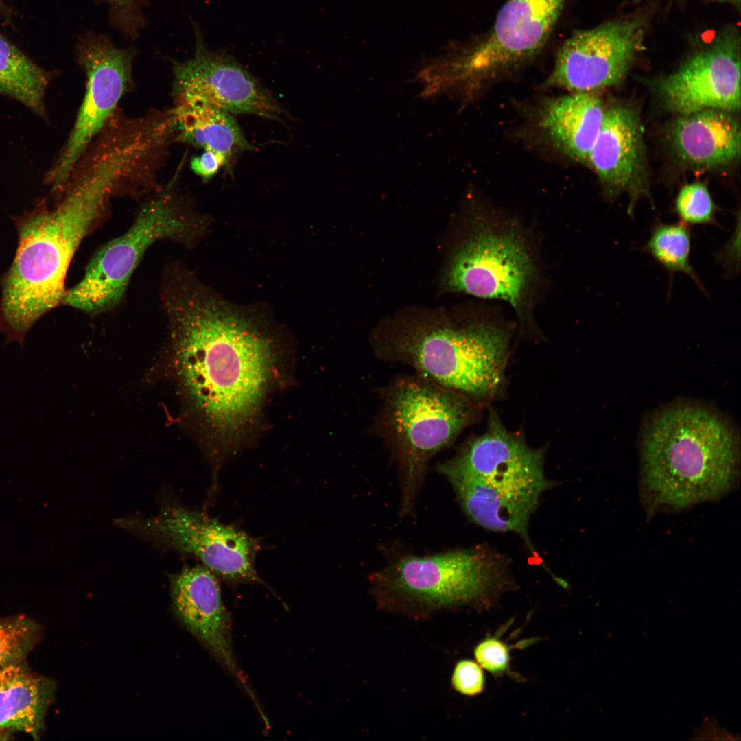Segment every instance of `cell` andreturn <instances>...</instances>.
<instances>
[{"instance_id": "16", "label": "cell", "mask_w": 741, "mask_h": 741, "mask_svg": "<svg viewBox=\"0 0 741 741\" xmlns=\"http://www.w3.org/2000/svg\"><path fill=\"white\" fill-rule=\"evenodd\" d=\"M588 165L596 174L607 198L615 200L628 194V214L633 215L637 200L649 196L643 127L634 108L623 104L605 108Z\"/></svg>"}, {"instance_id": "24", "label": "cell", "mask_w": 741, "mask_h": 741, "mask_svg": "<svg viewBox=\"0 0 741 741\" xmlns=\"http://www.w3.org/2000/svg\"><path fill=\"white\" fill-rule=\"evenodd\" d=\"M38 621L25 615L0 618V665L27 659L43 636Z\"/></svg>"}, {"instance_id": "13", "label": "cell", "mask_w": 741, "mask_h": 741, "mask_svg": "<svg viewBox=\"0 0 741 741\" xmlns=\"http://www.w3.org/2000/svg\"><path fill=\"white\" fill-rule=\"evenodd\" d=\"M646 27L635 15L574 31L558 49L545 85L591 93L620 84L644 48Z\"/></svg>"}, {"instance_id": "22", "label": "cell", "mask_w": 741, "mask_h": 741, "mask_svg": "<svg viewBox=\"0 0 741 741\" xmlns=\"http://www.w3.org/2000/svg\"><path fill=\"white\" fill-rule=\"evenodd\" d=\"M48 72L35 64L0 33V93L45 115Z\"/></svg>"}, {"instance_id": "12", "label": "cell", "mask_w": 741, "mask_h": 741, "mask_svg": "<svg viewBox=\"0 0 741 741\" xmlns=\"http://www.w3.org/2000/svg\"><path fill=\"white\" fill-rule=\"evenodd\" d=\"M535 274L533 259L520 235L486 226L454 253L445 283L452 291L508 302L523 317Z\"/></svg>"}, {"instance_id": "21", "label": "cell", "mask_w": 741, "mask_h": 741, "mask_svg": "<svg viewBox=\"0 0 741 741\" xmlns=\"http://www.w3.org/2000/svg\"><path fill=\"white\" fill-rule=\"evenodd\" d=\"M178 141L222 156L231 172L239 154L253 149L232 114L200 101H176L169 116Z\"/></svg>"}, {"instance_id": "30", "label": "cell", "mask_w": 741, "mask_h": 741, "mask_svg": "<svg viewBox=\"0 0 741 741\" xmlns=\"http://www.w3.org/2000/svg\"><path fill=\"white\" fill-rule=\"evenodd\" d=\"M740 222L737 226V231L734 232L733 235L730 238L728 242L725 244L720 250L718 252L717 259L718 262L722 265L724 270L726 271V274L729 276H733L739 272L740 270V258L739 252H736V244L738 242L740 235Z\"/></svg>"}, {"instance_id": "5", "label": "cell", "mask_w": 741, "mask_h": 741, "mask_svg": "<svg viewBox=\"0 0 741 741\" xmlns=\"http://www.w3.org/2000/svg\"><path fill=\"white\" fill-rule=\"evenodd\" d=\"M510 339L509 329L491 320L430 319L392 325L375 334L370 346L379 360L407 366L480 403L504 387Z\"/></svg>"}, {"instance_id": "4", "label": "cell", "mask_w": 741, "mask_h": 741, "mask_svg": "<svg viewBox=\"0 0 741 741\" xmlns=\"http://www.w3.org/2000/svg\"><path fill=\"white\" fill-rule=\"evenodd\" d=\"M435 471L450 483L472 521L491 531L515 532L532 549L529 521L551 484L543 449L527 445L491 410L486 431L466 440Z\"/></svg>"}, {"instance_id": "10", "label": "cell", "mask_w": 741, "mask_h": 741, "mask_svg": "<svg viewBox=\"0 0 741 741\" xmlns=\"http://www.w3.org/2000/svg\"><path fill=\"white\" fill-rule=\"evenodd\" d=\"M115 524L154 546L196 556L224 580L261 581L255 565L259 541L202 513L169 502L153 517L126 516L115 519Z\"/></svg>"}, {"instance_id": "6", "label": "cell", "mask_w": 741, "mask_h": 741, "mask_svg": "<svg viewBox=\"0 0 741 741\" xmlns=\"http://www.w3.org/2000/svg\"><path fill=\"white\" fill-rule=\"evenodd\" d=\"M370 429L397 464L400 512L410 514L433 457L449 447L480 412V403L415 373L378 390Z\"/></svg>"}, {"instance_id": "15", "label": "cell", "mask_w": 741, "mask_h": 741, "mask_svg": "<svg viewBox=\"0 0 741 741\" xmlns=\"http://www.w3.org/2000/svg\"><path fill=\"white\" fill-rule=\"evenodd\" d=\"M656 90L665 108L678 115L705 109H740V37L727 27L676 71L659 78Z\"/></svg>"}, {"instance_id": "3", "label": "cell", "mask_w": 741, "mask_h": 741, "mask_svg": "<svg viewBox=\"0 0 741 741\" xmlns=\"http://www.w3.org/2000/svg\"><path fill=\"white\" fill-rule=\"evenodd\" d=\"M738 444L729 425L705 408L668 407L645 428L642 486L649 510H682L720 498L738 473Z\"/></svg>"}, {"instance_id": "20", "label": "cell", "mask_w": 741, "mask_h": 741, "mask_svg": "<svg viewBox=\"0 0 741 741\" xmlns=\"http://www.w3.org/2000/svg\"><path fill=\"white\" fill-rule=\"evenodd\" d=\"M56 689L54 680L32 670L26 659L0 665V729L39 740Z\"/></svg>"}, {"instance_id": "26", "label": "cell", "mask_w": 741, "mask_h": 741, "mask_svg": "<svg viewBox=\"0 0 741 741\" xmlns=\"http://www.w3.org/2000/svg\"><path fill=\"white\" fill-rule=\"evenodd\" d=\"M109 6L110 19L126 37L137 38L145 23L142 14L145 0H102Z\"/></svg>"}, {"instance_id": "2", "label": "cell", "mask_w": 741, "mask_h": 741, "mask_svg": "<svg viewBox=\"0 0 741 741\" xmlns=\"http://www.w3.org/2000/svg\"><path fill=\"white\" fill-rule=\"evenodd\" d=\"M127 160L113 151L95 159L64 188L60 201H44L14 220L18 242L1 280L0 334L23 345L34 325L61 304L71 259L104 214L110 195L129 176Z\"/></svg>"}, {"instance_id": "14", "label": "cell", "mask_w": 741, "mask_h": 741, "mask_svg": "<svg viewBox=\"0 0 741 741\" xmlns=\"http://www.w3.org/2000/svg\"><path fill=\"white\" fill-rule=\"evenodd\" d=\"M195 51L183 62H172V95L176 101H200L232 115L280 120L283 109L270 91L232 55L213 51L193 25Z\"/></svg>"}, {"instance_id": "31", "label": "cell", "mask_w": 741, "mask_h": 741, "mask_svg": "<svg viewBox=\"0 0 741 741\" xmlns=\"http://www.w3.org/2000/svg\"><path fill=\"white\" fill-rule=\"evenodd\" d=\"M711 1H716L731 3L734 4V5H737V6H738V7L740 6V0H711Z\"/></svg>"}, {"instance_id": "27", "label": "cell", "mask_w": 741, "mask_h": 741, "mask_svg": "<svg viewBox=\"0 0 741 741\" xmlns=\"http://www.w3.org/2000/svg\"><path fill=\"white\" fill-rule=\"evenodd\" d=\"M473 652L478 663L493 675H502L510 669V647L497 637L485 638Z\"/></svg>"}, {"instance_id": "7", "label": "cell", "mask_w": 741, "mask_h": 741, "mask_svg": "<svg viewBox=\"0 0 741 741\" xmlns=\"http://www.w3.org/2000/svg\"><path fill=\"white\" fill-rule=\"evenodd\" d=\"M566 1L507 0L488 32L450 44L423 63L419 78L425 93L467 97L484 82L532 60L546 45Z\"/></svg>"}, {"instance_id": "8", "label": "cell", "mask_w": 741, "mask_h": 741, "mask_svg": "<svg viewBox=\"0 0 741 741\" xmlns=\"http://www.w3.org/2000/svg\"><path fill=\"white\" fill-rule=\"evenodd\" d=\"M370 580L385 603L483 610L493 606L513 583L505 557L479 546L405 556L374 572Z\"/></svg>"}, {"instance_id": "1", "label": "cell", "mask_w": 741, "mask_h": 741, "mask_svg": "<svg viewBox=\"0 0 741 741\" xmlns=\"http://www.w3.org/2000/svg\"><path fill=\"white\" fill-rule=\"evenodd\" d=\"M171 364L187 411L220 445L257 417L275 364L274 340L257 310L223 298L180 270L163 292Z\"/></svg>"}, {"instance_id": "23", "label": "cell", "mask_w": 741, "mask_h": 741, "mask_svg": "<svg viewBox=\"0 0 741 741\" xmlns=\"http://www.w3.org/2000/svg\"><path fill=\"white\" fill-rule=\"evenodd\" d=\"M692 235L690 227L681 223H668L655 220L650 236L643 247L670 276L681 272L689 276L707 296L706 290L690 261Z\"/></svg>"}, {"instance_id": "9", "label": "cell", "mask_w": 741, "mask_h": 741, "mask_svg": "<svg viewBox=\"0 0 741 741\" xmlns=\"http://www.w3.org/2000/svg\"><path fill=\"white\" fill-rule=\"evenodd\" d=\"M170 187L143 204L132 226L104 245L89 261L82 279L66 290L61 304L98 314L121 301L130 277L154 243L171 239L191 244L207 226L201 216L183 208Z\"/></svg>"}, {"instance_id": "29", "label": "cell", "mask_w": 741, "mask_h": 741, "mask_svg": "<svg viewBox=\"0 0 741 741\" xmlns=\"http://www.w3.org/2000/svg\"><path fill=\"white\" fill-rule=\"evenodd\" d=\"M225 158L210 150H204L198 156L193 157L190 162L191 170L204 180L211 178L221 167H226Z\"/></svg>"}, {"instance_id": "28", "label": "cell", "mask_w": 741, "mask_h": 741, "mask_svg": "<svg viewBox=\"0 0 741 741\" xmlns=\"http://www.w3.org/2000/svg\"><path fill=\"white\" fill-rule=\"evenodd\" d=\"M451 684L456 692L464 696H475L480 694L485 685L482 667L472 660H460L454 666Z\"/></svg>"}, {"instance_id": "18", "label": "cell", "mask_w": 741, "mask_h": 741, "mask_svg": "<svg viewBox=\"0 0 741 741\" xmlns=\"http://www.w3.org/2000/svg\"><path fill=\"white\" fill-rule=\"evenodd\" d=\"M668 139L675 156L693 168L722 167L740 156V124L724 110L680 115L670 128Z\"/></svg>"}, {"instance_id": "19", "label": "cell", "mask_w": 741, "mask_h": 741, "mask_svg": "<svg viewBox=\"0 0 741 741\" xmlns=\"http://www.w3.org/2000/svg\"><path fill=\"white\" fill-rule=\"evenodd\" d=\"M604 112L602 100L595 92L570 93L542 105L539 126L559 151L588 165Z\"/></svg>"}, {"instance_id": "11", "label": "cell", "mask_w": 741, "mask_h": 741, "mask_svg": "<svg viewBox=\"0 0 741 741\" xmlns=\"http://www.w3.org/2000/svg\"><path fill=\"white\" fill-rule=\"evenodd\" d=\"M77 58L86 77L84 95L65 145L45 180L60 192L130 87L134 50L118 48L106 36L89 32L78 44Z\"/></svg>"}, {"instance_id": "25", "label": "cell", "mask_w": 741, "mask_h": 741, "mask_svg": "<svg viewBox=\"0 0 741 741\" xmlns=\"http://www.w3.org/2000/svg\"><path fill=\"white\" fill-rule=\"evenodd\" d=\"M673 210L679 222L689 227L720 226L716 219L717 207L703 183L696 182L683 186L675 198Z\"/></svg>"}, {"instance_id": "17", "label": "cell", "mask_w": 741, "mask_h": 741, "mask_svg": "<svg viewBox=\"0 0 741 741\" xmlns=\"http://www.w3.org/2000/svg\"><path fill=\"white\" fill-rule=\"evenodd\" d=\"M169 578L172 608L177 619L252 696L235 662L230 618L217 576L202 564H197L184 565Z\"/></svg>"}]
</instances>
